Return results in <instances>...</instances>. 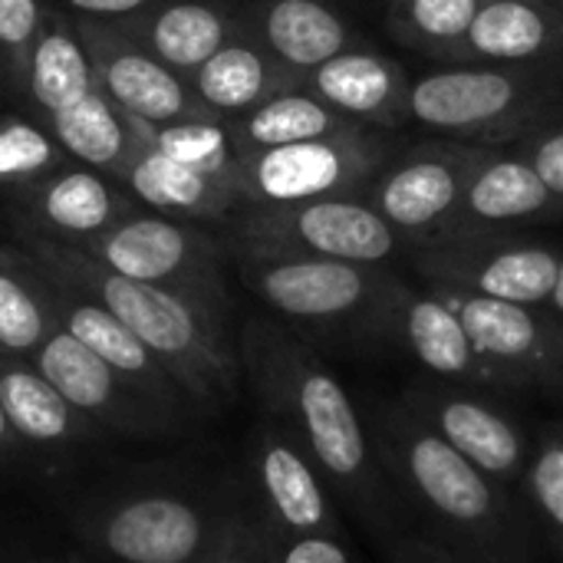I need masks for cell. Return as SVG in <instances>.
<instances>
[{"label":"cell","mask_w":563,"mask_h":563,"mask_svg":"<svg viewBox=\"0 0 563 563\" xmlns=\"http://www.w3.org/2000/svg\"><path fill=\"white\" fill-rule=\"evenodd\" d=\"M244 386L257 412L280 422L323 468L340 508L383 548L402 531L366 416L317 346L274 317H251L238 330Z\"/></svg>","instance_id":"6da1fadb"},{"label":"cell","mask_w":563,"mask_h":563,"mask_svg":"<svg viewBox=\"0 0 563 563\" xmlns=\"http://www.w3.org/2000/svg\"><path fill=\"white\" fill-rule=\"evenodd\" d=\"M363 416L389 485L426 515L432 538L468 563L534 561L538 525L521 492L505 488L455 452L399 396Z\"/></svg>","instance_id":"7a4b0ae2"},{"label":"cell","mask_w":563,"mask_h":563,"mask_svg":"<svg viewBox=\"0 0 563 563\" xmlns=\"http://www.w3.org/2000/svg\"><path fill=\"white\" fill-rule=\"evenodd\" d=\"M36 264L59 284L76 287L112 310L175 376L198 412L228 409L241 389V353L231 313L178 290L122 277L73 244L20 234Z\"/></svg>","instance_id":"3957f363"},{"label":"cell","mask_w":563,"mask_h":563,"mask_svg":"<svg viewBox=\"0 0 563 563\" xmlns=\"http://www.w3.org/2000/svg\"><path fill=\"white\" fill-rule=\"evenodd\" d=\"M409 109L442 139L508 148L563 115V63H445L412 79Z\"/></svg>","instance_id":"277c9868"},{"label":"cell","mask_w":563,"mask_h":563,"mask_svg":"<svg viewBox=\"0 0 563 563\" xmlns=\"http://www.w3.org/2000/svg\"><path fill=\"white\" fill-rule=\"evenodd\" d=\"M234 511L195 488L139 485L82 501L73 528L102 563H201Z\"/></svg>","instance_id":"5b68a950"},{"label":"cell","mask_w":563,"mask_h":563,"mask_svg":"<svg viewBox=\"0 0 563 563\" xmlns=\"http://www.w3.org/2000/svg\"><path fill=\"white\" fill-rule=\"evenodd\" d=\"M241 284L300 336L369 340L373 310L393 267H366L327 257L231 254Z\"/></svg>","instance_id":"8992f818"},{"label":"cell","mask_w":563,"mask_h":563,"mask_svg":"<svg viewBox=\"0 0 563 563\" xmlns=\"http://www.w3.org/2000/svg\"><path fill=\"white\" fill-rule=\"evenodd\" d=\"M228 254L327 257L389 267L409 244L363 198H313L290 205H241L224 221Z\"/></svg>","instance_id":"52a82bcc"},{"label":"cell","mask_w":563,"mask_h":563,"mask_svg":"<svg viewBox=\"0 0 563 563\" xmlns=\"http://www.w3.org/2000/svg\"><path fill=\"white\" fill-rule=\"evenodd\" d=\"M79 247L122 277L178 290L231 313V290L224 274L231 254L221 238L208 234L195 221H178L139 208Z\"/></svg>","instance_id":"ba28073f"},{"label":"cell","mask_w":563,"mask_h":563,"mask_svg":"<svg viewBox=\"0 0 563 563\" xmlns=\"http://www.w3.org/2000/svg\"><path fill=\"white\" fill-rule=\"evenodd\" d=\"M406 261L426 284H442L495 300L548 307L561 251L518 231L452 228L422 244H412Z\"/></svg>","instance_id":"9c48e42d"},{"label":"cell","mask_w":563,"mask_h":563,"mask_svg":"<svg viewBox=\"0 0 563 563\" xmlns=\"http://www.w3.org/2000/svg\"><path fill=\"white\" fill-rule=\"evenodd\" d=\"M369 343L399 350L419 363L429 379L472 386L495 396L515 393V386L478 356L459 313L429 284H409L396 271H389L373 310Z\"/></svg>","instance_id":"30bf717a"},{"label":"cell","mask_w":563,"mask_h":563,"mask_svg":"<svg viewBox=\"0 0 563 563\" xmlns=\"http://www.w3.org/2000/svg\"><path fill=\"white\" fill-rule=\"evenodd\" d=\"M393 155L379 129L310 139L280 148L244 152V205H290L313 198H363L373 175Z\"/></svg>","instance_id":"8fae6325"},{"label":"cell","mask_w":563,"mask_h":563,"mask_svg":"<svg viewBox=\"0 0 563 563\" xmlns=\"http://www.w3.org/2000/svg\"><path fill=\"white\" fill-rule=\"evenodd\" d=\"M485 145L455 139H426L402 152H393L373 175L363 201L412 247L442 231L459 218L468 178Z\"/></svg>","instance_id":"7c38bea8"},{"label":"cell","mask_w":563,"mask_h":563,"mask_svg":"<svg viewBox=\"0 0 563 563\" xmlns=\"http://www.w3.org/2000/svg\"><path fill=\"white\" fill-rule=\"evenodd\" d=\"M426 284V280H422ZM465 323L478 356L495 366L515 393L563 389V320L548 307L495 300L429 284Z\"/></svg>","instance_id":"4fadbf2b"},{"label":"cell","mask_w":563,"mask_h":563,"mask_svg":"<svg viewBox=\"0 0 563 563\" xmlns=\"http://www.w3.org/2000/svg\"><path fill=\"white\" fill-rule=\"evenodd\" d=\"M399 402L416 419H422L435 435H442L455 452L475 462L485 475L518 492L531 455V435L525 432L518 416L501 402V396L472 386L426 379L406 386L399 393Z\"/></svg>","instance_id":"5bb4252c"},{"label":"cell","mask_w":563,"mask_h":563,"mask_svg":"<svg viewBox=\"0 0 563 563\" xmlns=\"http://www.w3.org/2000/svg\"><path fill=\"white\" fill-rule=\"evenodd\" d=\"M66 399L76 406L102 435L152 442L178 435L188 419L162 409L132 383H125L109 363H102L89 346L56 327L46 343L30 360Z\"/></svg>","instance_id":"9a60e30c"},{"label":"cell","mask_w":563,"mask_h":563,"mask_svg":"<svg viewBox=\"0 0 563 563\" xmlns=\"http://www.w3.org/2000/svg\"><path fill=\"white\" fill-rule=\"evenodd\" d=\"M257 515L280 534H350L323 468L280 422L257 416L247 435Z\"/></svg>","instance_id":"2e32d148"},{"label":"cell","mask_w":563,"mask_h":563,"mask_svg":"<svg viewBox=\"0 0 563 563\" xmlns=\"http://www.w3.org/2000/svg\"><path fill=\"white\" fill-rule=\"evenodd\" d=\"M79 20V16H76ZM86 49L92 56L99 89L132 119L142 122H181L218 119L191 89L188 76L152 56L115 23L79 20Z\"/></svg>","instance_id":"e0dca14e"},{"label":"cell","mask_w":563,"mask_h":563,"mask_svg":"<svg viewBox=\"0 0 563 563\" xmlns=\"http://www.w3.org/2000/svg\"><path fill=\"white\" fill-rule=\"evenodd\" d=\"M16 214L23 218L20 234L46 238L56 244H86L89 238L109 231L142 205H135L115 178L82 162H66L40 185H33L16 201Z\"/></svg>","instance_id":"ac0fdd59"},{"label":"cell","mask_w":563,"mask_h":563,"mask_svg":"<svg viewBox=\"0 0 563 563\" xmlns=\"http://www.w3.org/2000/svg\"><path fill=\"white\" fill-rule=\"evenodd\" d=\"M49 290H53L56 323L69 336H76L82 346H89L102 363H109L125 383H132L152 402H158L162 409H168L181 419H191V412H198L191 406V399L185 396V389L175 383V376L152 356V350L112 310H106L89 294L66 287L53 277H49Z\"/></svg>","instance_id":"d6986e66"},{"label":"cell","mask_w":563,"mask_h":563,"mask_svg":"<svg viewBox=\"0 0 563 563\" xmlns=\"http://www.w3.org/2000/svg\"><path fill=\"white\" fill-rule=\"evenodd\" d=\"M303 89L320 96L330 109L346 115L350 122L396 132L412 122L409 96L412 76L386 53L373 49L369 43L353 46L317 69L303 73Z\"/></svg>","instance_id":"ffe728a7"},{"label":"cell","mask_w":563,"mask_h":563,"mask_svg":"<svg viewBox=\"0 0 563 563\" xmlns=\"http://www.w3.org/2000/svg\"><path fill=\"white\" fill-rule=\"evenodd\" d=\"M551 221H563V201L541 181V175L511 148L485 145L452 228L518 231L525 224Z\"/></svg>","instance_id":"44dd1931"},{"label":"cell","mask_w":563,"mask_h":563,"mask_svg":"<svg viewBox=\"0 0 563 563\" xmlns=\"http://www.w3.org/2000/svg\"><path fill=\"white\" fill-rule=\"evenodd\" d=\"M115 26L188 76L224 43L244 33V16L241 0H155Z\"/></svg>","instance_id":"7402d4cb"},{"label":"cell","mask_w":563,"mask_h":563,"mask_svg":"<svg viewBox=\"0 0 563 563\" xmlns=\"http://www.w3.org/2000/svg\"><path fill=\"white\" fill-rule=\"evenodd\" d=\"M115 181L135 205L178 221H228L244 205L238 181L188 168L145 142L135 145Z\"/></svg>","instance_id":"603a6c76"},{"label":"cell","mask_w":563,"mask_h":563,"mask_svg":"<svg viewBox=\"0 0 563 563\" xmlns=\"http://www.w3.org/2000/svg\"><path fill=\"white\" fill-rule=\"evenodd\" d=\"M244 33L300 76L363 46V33L327 0H241Z\"/></svg>","instance_id":"cb8c5ba5"},{"label":"cell","mask_w":563,"mask_h":563,"mask_svg":"<svg viewBox=\"0 0 563 563\" xmlns=\"http://www.w3.org/2000/svg\"><path fill=\"white\" fill-rule=\"evenodd\" d=\"M0 402L20 445L36 455H73L102 439L30 360L0 356Z\"/></svg>","instance_id":"d4e9b609"},{"label":"cell","mask_w":563,"mask_h":563,"mask_svg":"<svg viewBox=\"0 0 563 563\" xmlns=\"http://www.w3.org/2000/svg\"><path fill=\"white\" fill-rule=\"evenodd\" d=\"M445 63H563V10L551 0H485Z\"/></svg>","instance_id":"484cf974"},{"label":"cell","mask_w":563,"mask_h":563,"mask_svg":"<svg viewBox=\"0 0 563 563\" xmlns=\"http://www.w3.org/2000/svg\"><path fill=\"white\" fill-rule=\"evenodd\" d=\"M96 69L86 49L79 20L59 3H46L40 33L33 40L26 76H23V109L46 122L53 112L96 92Z\"/></svg>","instance_id":"4316f807"},{"label":"cell","mask_w":563,"mask_h":563,"mask_svg":"<svg viewBox=\"0 0 563 563\" xmlns=\"http://www.w3.org/2000/svg\"><path fill=\"white\" fill-rule=\"evenodd\" d=\"M188 82L218 119H238L274 99L277 92L297 89L303 76L280 63L251 33H241L224 43L211 59H205L195 73H188Z\"/></svg>","instance_id":"83f0119b"},{"label":"cell","mask_w":563,"mask_h":563,"mask_svg":"<svg viewBox=\"0 0 563 563\" xmlns=\"http://www.w3.org/2000/svg\"><path fill=\"white\" fill-rule=\"evenodd\" d=\"M56 327L46 271L26 247L0 244V356L33 360Z\"/></svg>","instance_id":"f1b7e54d"},{"label":"cell","mask_w":563,"mask_h":563,"mask_svg":"<svg viewBox=\"0 0 563 563\" xmlns=\"http://www.w3.org/2000/svg\"><path fill=\"white\" fill-rule=\"evenodd\" d=\"M231 139L238 155L244 152H261V148H280L294 142H310V139H330V135H350L369 125L350 122L336 109H330L320 96L310 89L297 86L287 92H277L274 99L261 102L257 109L228 119Z\"/></svg>","instance_id":"f546056e"},{"label":"cell","mask_w":563,"mask_h":563,"mask_svg":"<svg viewBox=\"0 0 563 563\" xmlns=\"http://www.w3.org/2000/svg\"><path fill=\"white\" fill-rule=\"evenodd\" d=\"M43 125L53 132V139L73 162L99 168L109 178H115V172L129 162V155L139 145L129 112H122L102 89L53 112Z\"/></svg>","instance_id":"4dcf8cb0"},{"label":"cell","mask_w":563,"mask_h":563,"mask_svg":"<svg viewBox=\"0 0 563 563\" xmlns=\"http://www.w3.org/2000/svg\"><path fill=\"white\" fill-rule=\"evenodd\" d=\"M132 129H135L139 142H145L148 148H155L188 168H198V172H208L218 178H231L241 185V158H238L228 119H181V122L132 119Z\"/></svg>","instance_id":"1f68e13d"},{"label":"cell","mask_w":563,"mask_h":563,"mask_svg":"<svg viewBox=\"0 0 563 563\" xmlns=\"http://www.w3.org/2000/svg\"><path fill=\"white\" fill-rule=\"evenodd\" d=\"M485 0H386V30L406 49L445 63Z\"/></svg>","instance_id":"d6a6232c"},{"label":"cell","mask_w":563,"mask_h":563,"mask_svg":"<svg viewBox=\"0 0 563 563\" xmlns=\"http://www.w3.org/2000/svg\"><path fill=\"white\" fill-rule=\"evenodd\" d=\"M66 162L69 155L40 119L26 109L0 112V195L16 201Z\"/></svg>","instance_id":"836d02e7"},{"label":"cell","mask_w":563,"mask_h":563,"mask_svg":"<svg viewBox=\"0 0 563 563\" xmlns=\"http://www.w3.org/2000/svg\"><path fill=\"white\" fill-rule=\"evenodd\" d=\"M538 534L563 561V422L544 426L531 439V455L518 485Z\"/></svg>","instance_id":"e575fe53"},{"label":"cell","mask_w":563,"mask_h":563,"mask_svg":"<svg viewBox=\"0 0 563 563\" xmlns=\"http://www.w3.org/2000/svg\"><path fill=\"white\" fill-rule=\"evenodd\" d=\"M43 0H0V79L10 96H23L26 59L43 23Z\"/></svg>","instance_id":"d590c367"},{"label":"cell","mask_w":563,"mask_h":563,"mask_svg":"<svg viewBox=\"0 0 563 563\" xmlns=\"http://www.w3.org/2000/svg\"><path fill=\"white\" fill-rule=\"evenodd\" d=\"M201 563H271V531L257 508H238Z\"/></svg>","instance_id":"8d00e7d4"},{"label":"cell","mask_w":563,"mask_h":563,"mask_svg":"<svg viewBox=\"0 0 563 563\" xmlns=\"http://www.w3.org/2000/svg\"><path fill=\"white\" fill-rule=\"evenodd\" d=\"M271 531V563H363L350 534H280Z\"/></svg>","instance_id":"74e56055"},{"label":"cell","mask_w":563,"mask_h":563,"mask_svg":"<svg viewBox=\"0 0 563 563\" xmlns=\"http://www.w3.org/2000/svg\"><path fill=\"white\" fill-rule=\"evenodd\" d=\"M508 148L521 155L541 175V181L563 201V115L544 122L541 129H534L531 135H525L521 142Z\"/></svg>","instance_id":"f35d334b"},{"label":"cell","mask_w":563,"mask_h":563,"mask_svg":"<svg viewBox=\"0 0 563 563\" xmlns=\"http://www.w3.org/2000/svg\"><path fill=\"white\" fill-rule=\"evenodd\" d=\"M386 563H468L462 561L449 544H442L432 534H419V531H399L396 538H389L383 548Z\"/></svg>","instance_id":"ab89813d"},{"label":"cell","mask_w":563,"mask_h":563,"mask_svg":"<svg viewBox=\"0 0 563 563\" xmlns=\"http://www.w3.org/2000/svg\"><path fill=\"white\" fill-rule=\"evenodd\" d=\"M63 10H69L79 20H99V23H122L145 10L155 0H56Z\"/></svg>","instance_id":"60d3db41"},{"label":"cell","mask_w":563,"mask_h":563,"mask_svg":"<svg viewBox=\"0 0 563 563\" xmlns=\"http://www.w3.org/2000/svg\"><path fill=\"white\" fill-rule=\"evenodd\" d=\"M16 449H23V445H20V439H16V432H13V426H10V419H7V409H3V402H0V462L10 459Z\"/></svg>","instance_id":"b9f144b4"},{"label":"cell","mask_w":563,"mask_h":563,"mask_svg":"<svg viewBox=\"0 0 563 563\" xmlns=\"http://www.w3.org/2000/svg\"><path fill=\"white\" fill-rule=\"evenodd\" d=\"M548 310H551L554 317H561L563 320V251H561V271H558V284H554V294H551V300H548Z\"/></svg>","instance_id":"7bdbcfd3"},{"label":"cell","mask_w":563,"mask_h":563,"mask_svg":"<svg viewBox=\"0 0 563 563\" xmlns=\"http://www.w3.org/2000/svg\"><path fill=\"white\" fill-rule=\"evenodd\" d=\"M3 92H7V89H3V79H0V112H3Z\"/></svg>","instance_id":"ee69618b"},{"label":"cell","mask_w":563,"mask_h":563,"mask_svg":"<svg viewBox=\"0 0 563 563\" xmlns=\"http://www.w3.org/2000/svg\"><path fill=\"white\" fill-rule=\"evenodd\" d=\"M36 563H73V561H53V558H43V561H36Z\"/></svg>","instance_id":"f6af8a7d"},{"label":"cell","mask_w":563,"mask_h":563,"mask_svg":"<svg viewBox=\"0 0 563 563\" xmlns=\"http://www.w3.org/2000/svg\"><path fill=\"white\" fill-rule=\"evenodd\" d=\"M551 3H558V7H561V10H563V0H551Z\"/></svg>","instance_id":"bcb514c9"}]
</instances>
